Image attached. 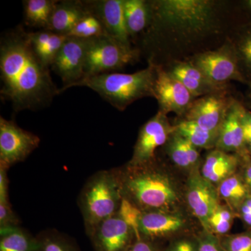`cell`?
Here are the masks:
<instances>
[{
    "label": "cell",
    "instance_id": "obj_37",
    "mask_svg": "<svg viewBox=\"0 0 251 251\" xmlns=\"http://www.w3.org/2000/svg\"><path fill=\"white\" fill-rule=\"evenodd\" d=\"M127 251H164V250L160 247L159 242L140 237H135L134 242Z\"/></svg>",
    "mask_w": 251,
    "mask_h": 251
},
{
    "label": "cell",
    "instance_id": "obj_11",
    "mask_svg": "<svg viewBox=\"0 0 251 251\" xmlns=\"http://www.w3.org/2000/svg\"><path fill=\"white\" fill-rule=\"evenodd\" d=\"M39 136L14 121L0 117V166L7 168L25 161L40 144Z\"/></svg>",
    "mask_w": 251,
    "mask_h": 251
},
{
    "label": "cell",
    "instance_id": "obj_30",
    "mask_svg": "<svg viewBox=\"0 0 251 251\" xmlns=\"http://www.w3.org/2000/svg\"><path fill=\"white\" fill-rule=\"evenodd\" d=\"M237 218L235 211L225 203H220L209 218L207 231L218 237L228 234Z\"/></svg>",
    "mask_w": 251,
    "mask_h": 251
},
{
    "label": "cell",
    "instance_id": "obj_15",
    "mask_svg": "<svg viewBox=\"0 0 251 251\" xmlns=\"http://www.w3.org/2000/svg\"><path fill=\"white\" fill-rule=\"evenodd\" d=\"M96 251H127L134 242V232L117 214L87 230Z\"/></svg>",
    "mask_w": 251,
    "mask_h": 251
},
{
    "label": "cell",
    "instance_id": "obj_28",
    "mask_svg": "<svg viewBox=\"0 0 251 251\" xmlns=\"http://www.w3.org/2000/svg\"><path fill=\"white\" fill-rule=\"evenodd\" d=\"M57 0L23 1L25 23L30 27L47 29Z\"/></svg>",
    "mask_w": 251,
    "mask_h": 251
},
{
    "label": "cell",
    "instance_id": "obj_39",
    "mask_svg": "<svg viewBox=\"0 0 251 251\" xmlns=\"http://www.w3.org/2000/svg\"><path fill=\"white\" fill-rule=\"evenodd\" d=\"M237 214L246 229L251 230V195L242 203Z\"/></svg>",
    "mask_w": 251,
    "mask_h": 251
},
{
    "label": "cell",
    "instance_id": "obj_43",
    "mask_svg": "<svg viewBox=\"0 0 251 251\" xmlns=\"http://www.w3.org/2000/svg\"><path fill=\"white\" fill-rule=\"evenodd\" d=\"M242 103L248 110L251 112V82L248 85V90L245 95L241 98Z\"/></svg>",
    "mask_w": 251,
    "mask_h": 251
},
{
    "label": "cell",
    "instance_id": "obj_17",
    "mask_svg": "<svg viewBox=\"0 0 251 251\" xmlns=\"http://www.w3.org/2000/svg\"><path fill=\"white\" fill-rule=\"evenodd\" d=\"M244 109L241 98L236 99L220 127L215 149L239 156L248 153L243 125Z\"/></svg>",
    "mask_w": 251,
    "mask_h": 251
},
{
    "label": "cell",
    "instance_id": "obj_18",
    "mask_svg": "<svg viewBox=\"0 0 251 251\" xmlns=\"http://www.w3.org/2000/svg\"><path fill=\"white\" fill-rule=\"evenodd\" d=\"M163 68L180 81L196 98L223 91L232 90V85H220L214 83L200 69L188 61L171 63Z\"/></svg>",
    "mask_w": 251,
    "mask_h": 251
},
{
    "label": "cell",
    "instance_id": "obj_40",
    "mask_svg": "<svg viewBox=\"0 0 251 251\" xmlns=\"http://www.w3.org/2000/svg\"><path fill=\"white\" fill-rule=\"evenodd\" d=\"M8 170L6 167L0 166V202H9Z\"/></svg>",
    "mask_w": 251,
    "mask_h": 251
},
{
    "label": "cell",
    "instance_id": "obj_27",
    "mask_svg": "<svg viewBox=\"0 0 251 251\" xmlns=\"http://www.w3.org/2000/svg\"><path fill=\"white\" fill-rule=\"evenodd\" d=\"M37 239L20 226L0 228V251H36Z\"/></svg>",
    "mask_w": 251,
    "mask_h": 251
},
{
    "label": "cell",
    "instance_id": "obj_20",
    "mask_svg": "<svg viewBox=\"0 0 251 251\" xmlns=\"http://www.w3.org/2000/svg\"><path fill=\"white\" fill-rule=\"evenodd\" d=\"M240 158L239 155L213 149L206 152L203 158L200 173L202 177L217 186L239 171Z\"/></svg>",
    "mask_w": 251,
    "mask_h": 251
},
{
    "label": "cell",
    "instance_id": "obj_29",
    "mask_svg": "<svg viewBox=\"0 0 251 251\" xmlns=\"http://www.w3.org/2000/svg\"><path fill=\"white\" fill-rule=\"evenodd\" d=\"M36 237V251H80L72 239L54 229L41 232Z\"/></svg>",
    "mask_w": 251,
    "mask_h": 251
},
{
    "label": "cell",
    "instance_id": "obj_14",
    "mask_svg": "<svg viewBox=\"0 0 251 251\" xmlns=\"http://www.w3.org/2000/svg\"><path fill=\"white\" fill-rule=\"evenodd\" d=\"M88 41L89 39L68 36L59 50L51 67L62 79L60 93L74 87L83 78Z\"/></svg>",
    "mask_w": 251,
    "mask_h": 251
},
{
    "label": "cell",
    "instance_id": "obj_32",
    "mask_svg": "<svg viewBox=\"0 0 251 251\" xmlns=\"http://www.w3.org/2000/svg\"><path fill=\"white\" fill-rule=\"evenodd\" d=\"M143 211L128 200L122 198L117 215L134 232L136 237H140V224Z\"/></svg>",
    "mask_w": 251,
    "mask_h": 251
},
{
    "label": "cell",
    "instance_id": "obj_22",
    "mask_svg": "<svg viewBox=\"0 0 251 251\" xmlns=\"http://www.w3.org/2000/svg\"><path fill=\"white\" fill-rule=\"evenodd\" d=\"M29 42L34 53L46 67H51L68 36L47 29L28 32Z\"/></svg>",
    "mask_w": 251,
    "mask_h": 251
},
{
    "label": "cell",
    "instance_id": "obj_21",
    "mask_svg": "<svg viewBox=\"0 0 251 251\" xmlns=\"http://www.w3.org/2000/svg\"><path fill=\"white\" fill-rule=\"evenodd\" d=\"M88 14V9L84 1H58L46 29L60 35L68 36L77 23Z\"/></svg>",
    "mask_w": 251,
    "mask_h": 251
},
{
    "label": "cell",
    "instance_id": "obj_34",
    "mask_svg": "<svg viewBox=\"0 0 251 251\" xmlns=\"http://www.w3.org/2000/svg\"><path fill=\"white\" fill-rule=\"evenodd\" d=\"M197 251H225L221 246L219 237L205 229H201L196 233Z\"/></svg>",
    "mask_w": 251,
    "mask_h": 251
},
{
    "label": "cell",
    "instance_id": "obj_12",
    "mask_svg": "<svg viewBox=\"0 0 251 251\" xmlns=\"http://www.w3.org/2000/svg\"><path fill=\"white\" fill-rule=\"evenodd\" d=\"M154 67L156 78L153 87V98L158 102V111L166 115L173 112L176 115V118H181L197 98L163 67Z\"/></svg>",
    "mask_w": 251,
    "mask_h": 251
},
{
    "label": "cell",
    "instance_id": "obj_23",
    "mask_svg": "<svg viewBox=\"0 0 251 251\" xmlns=\"http://www.w3.org/2000/svg\"><path fill=\"white\" fill-rule=\"evenodd\" d=\"M229 40L235 50L240 72L249 85L251 82V21L242 19L232 29Z\"/></svg>",
    "mask_w": 251,
    "mask_h": 251
},
{
    "label": "cell",
    "instance_id": "obj_36",
    "mask_svg": "<svg viewBox=\"0 0 251 251\" xmlns=\"http://www.w3.org/2000/svg\"><path fill=\"white\" fill-rule=\"evenodd\" d=\"M19 219L9 202H0V228L19 226Z\"/></svg>",
    "mask_w": 251,
    "mask_h": 251
},
{
    "label": "cell",
    "instance_id": "obj_33",
    "mask_svg": "<svg viewBox=\"0 0 251 251\" xmlns=\"http://www.w3.org/2000/svg\"><path fill=\"white\" fill-rule=\"evenodd\" d=\"M225 251H251V230L219 237Z\"/></svg>",
    "mask_w": 251,
    "mask_h": 251
},
{
    "label": "cell",
    "instance_id": "obj_10",
    "mask_svg": "<svg viewBox=\"0 0 251 251\" xmlns=\"http://www.w3.org/2000/svg\"><path fill=\"white\" fill-rule=\"evenodd\" d=\"M186 209L197 219L202 229L207 230L209 218L221 203L217 188L202 177L200 171L190 173L184 182Z\"/></svg>",
    "mask_w": 251,
    "mask_h": 251
},
{
    "label": "cell",
    "instance_id": "obj_6",
    "mask_svg": "<svg viewBox=\"0 0 251 251\" xmlns=\"http://www.w3.org/2000/svg\"><path fill=\"white\" fill-rule=\"evenodd\" d=\"M140 56L136 48L128 47L108 35L89 39L82 79L115 73L137 62Z\"/></svg>",
    "mask_w": 251,
    "mask_h": 251
},
{
    "label": "cell",
    "instance_id": "obj_3",
    "mask_svg": "<svg viewBox=\"0 0 251 251\" xmlns=\"http://www.w3.org/2000/svg\"><path fill=\"white\" fill-rule=\"evenodd\" d=\"M122 198L143 212L175 211L186 207L184 183L171 173V168L156 157L138 166L128 164L116 168Z\"/></svg>",
    "mask_w": 251,
    "mask_h": 251
},
{
    "label": "cell",
    "instance_id": "obj_5",
    "mask_svg": "<svg viewBox=\"0 0 251 251\" xmlns=\"http://www.w3.org/2000/svg\"><path fill=\"white\" fill-rule=\"evenodd\" d=\"M122 196L115 169L97 172L81 191L78 204L86 231L117 214Z\"/></svg>",
    "mask_w": 251,
    "mask_h": 251
},
{
    "label": "cell",
    "instance_id": "obj_4",
    "mask_svg": "<svg viewBox=\"0 0 251 251\" xmlns=\"http://www.w3.org/2000/svg\"><path fill=\"white\" fill-rule=\"evenodd\" d=\"M156 69L152 64L133 74L108 73L82 79L74 87H86L97 92L119 111L140 99L153 97Z\"/></svg>",
    "mask_w": 251,
    "mask_h": 251
},
{
    "label": "cell",
    "instance_id": "obj_7",
    "mask_svg": "<svg viewBox=\"0 0 251 251\" xmlns=\"http://www.w3.org/2000/svg\"><path fill=\"white\" fill-rule=\"evenodd\" d=\"M188 62L218 85H231L230 82L235 81L248 85L239 69L233 46L229 39L221 47L198 54Z\"/></svg>",
    "mask_w": 251,
    "mask_h": 251
},
{
    "label": "cell",
    "instance_id": "obj_8",
    "mask_svg": "<svg viewBox=\"0 0 251 251\" xmlns=\"http://www.w3.org/2000/svg\"><path fill=\"white\" fill-rule=\"evenodd\" d=\"M191 216L186 209L145 211L140 221V236L159 242L190 233Z\"/></svg>",
    "mask_w": 251,
    "mask_h": 251
},
{
    "label": "cell",
    "instance_id": "obj_35",
    "mask_svg": "<svg viewBox=\"0 0 251 251\" xmlns=\"http://www.w3.org/2000/svg\"><path fill=\"white\" fill-rule=\"evenodd\" d=\"M197 249L196 234L188 233L171 239L164 251H197Z\"/></svg>",
    "mask_w": 251,
    "mask_h": 251
},
{
    "label": "cell",
    "instance_id": "obj_31",
    "mask_svg": "<svg viewBox=\"0 0 251 251\" xmlns=\"http://www.w3.org/2000/svg\"><path fill=\"white\" fill-rule=\"evenodd\" d=\"M103 35H106L103 25L97 16L89 11L68 36L91 39Z\"/></svg>",
    "mask_w": 251,
    "mask_h": 251
},
{
    "label": "cell",
    "instance_id": "obj_16",
    "mask_svg": "<svg viewBox=\"0 0 251 251\" xmlns=\"http://www.w3.org/2000/svg\"><path fill=\"white\" fill-rule=\"evenodd\" d=\"M91 14L99 18L106 35L128 47H134L126 27L123 0H90L84 1Z\"/></svg>",
    "mask_w": 251,
    "mask_h": 251
},
{
    "label": "cell",
    "instance_id": "obj_19",
    "mask_svg": "<svg viewBox=\"0 0 251 251\" xmlns=\"http://www.w3.org/2000/svg\"><path fill=\"white\" fill-rule=\"evenodd\" d=\"M171 164L186 176L201 170L203 161L200 150L175 131L162 148Z\"/></svg>",
    "mask_w": 251,
    "mask_h": 251
},
{
    "label": "cell",
    "instance_id": "obj_25",
    "mask_svg": "<svg viewBox=\"0 0 251 251\" xmlns=\"http://www.w3.org/2000/svg\"><path fill=\"white\" fill-rule=\"evenodd\" d=\"M173 125L175 131L198 150L209 151L215 149L219 131L205 129L195 122L178 118Z\"/></svg>",
    "mask_w": 251,
    "mask_h": 251
},
{
    "label": "cell",
    "instance_id": "obj_2",
    "mask_svg": "<svg viewBox=\"0 0 251 251\" xmlns=\"http://www.w3.org/2000/svg\"><path fill=\"white\" fill-rule=\"evenodd\" d=\"M0 73L1 97L11 102L16 112L46 108L60 94L21 26L1 36Z\"/></svg>",
    "mask_w": 251,
    "mask_h": 251
},
{
    "label": "cell",
    "instance_id": "obj_13",
    "mask_svg": "<svg viewBox=\"0 0 251 251\" xmlns=\"http://www.w3.org/2000/svg\"><path fill=\"white\" fill-rule=\"evenodd\" d=\"M237 98L232 90L199 97L184 116L178 119L195 122L205 129L219 131L229 108Z\"/></svg>",
    "mask_w": 251,
    "mask_h": 251
},
{
    "label": "cell",
    "instance_id": "obj_24",
    "mask_svg": "<svg viewBox=\"0 0 251 251\" xmlns=\"http://www.w3.org/2000/svg\"><path fill=\"white\" fill-rule=\"evenodd\" d=\"M123 12L130 40L136 41L150 24V0H123Z\"/></svg>",
    "mask_w": 251,
    "mask_h": 251
},
{
    "label": "cell",
    "instance_id": "obj_1",
    "mask_svg": "<svg viewBox=\"0 0 251 251\" xmlns=\"http://www.w3.org/2000/svg\"><path fill=\"white\" fill-rule=\"evenodd\" d=\"M150 24L135 48L148 64L166 67L224 45L242 20L237 1L150 0Z\"/></svg>",
    "mask_w": 251,
    "mask_h": 251
},
{
    "label": "cell",
    "instance_id": "obj_26",
    "mask_svg": "<svg viewBox=\"0 0 251 251\" xmlns=\"http://www.w3.org/2000/svg\"><path fill=\"white\" fill-rule=\"evenodd\" d=\"M216 188L221 202L237 214L242 203L251 195L239 172L225 179Z\"/></svg>",
    "mask_w": 251,
    "mask_h": 251
},
{
    "label": "cell",
    "instance_id": "obj_41",
    "mask_svg": "<svg viewBox=\"0 0 251 251\" xmlns=\"http://www.w3.org/2000/svg\"><path fill=\"white\" fill-rule=\"evenodd\" d=\"M243 125L244 128L246 149L251 156V112L244 106L243 112Z\"/></svg>",
    "mask_w": 251,
    "mask_h": 251
},
{
    "label": "cell",
    "instance_id": "obj_9",
    "mask_svg": "<svg viewBox=\"0 0 251 251\" xmlns=\"http://www.w3.org/2000/svg\"><path fill=\"white\" fill-rule=\"evenodd\" d=\"M174 131V125L170 122L168 115L157 112L140 128L133 155L127 164L141 166L156 159L157 150L164 146Z\"/></svg>",
    "mask_w": 251,
    "mask_h": 251
},
{
    "label": "cell",
    "instance_id": "obj_38",
    "mask_svg": "<svg viewBox=\"0 0 251 251\" xmlns=\"http://www.w3.org/2000/svg\"><path fill=\"white\" fill-rule=\"evenodd\" d=\"M240 166L239 173L251 194V156L249 153L239 156Z\"/></svg>",
    "mask_w": 251,
    "mask_h": 251
},
{
    "label": "cell",
    "instance_id": "obj_42",
    "mask_svg": "<svg viewBox=\"0 0 251 251\" xmlns=\"http://www.w3.org/2000/svg\"><path fill=\"white\" fill-rule=\"evenodd\" d=\"M237 4L242 19L251 21V0H238Z\"/></svg>",
    "mask_w": 251,
    "mask_h": 251
}]
</instances>
